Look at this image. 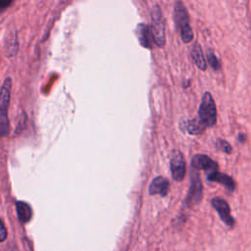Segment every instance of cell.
Instances as JSON below:
<instances>
[{
	"instance_id": "obj_15",
	"label": "cell",
	"mask_w": 251,
	"mask_h": 251,
	"mask_svg": "<svg viewBox=\"0 0 251 251\" xmlns=\"http://www.w3.org/2000/svg\"><path fill=\"white\" fill-rule=\"evenodd\" d=\"M216 145H217L218 149L224 151L225 153L229 154V153L231 152V146H230V144H229L227 141H226V140L218 139L217 142H216Z\"/></svg>"
},
{
	"instance_id": "obj_17",
	"label": "cell",
	"mask_w": 251,
	"mask_h": 251,
	"mask_svg": "<svg viewBox=\"0 0 251 251\" xmlns=\"http://www.w3.org/2000/svg\"><path fill=\"white\" fill-rule=\"evenodd\" d=\"M6 237H7V230L3 222L0 220V242L4 241Z\"/></svg>"
},
{
	"instance_id": "obj_14",
	"label": "cell",
	"mask_w": 251,
	"mask_h": 251,
	"mask_svg": "<svg viewBox=\"0 0 251 251\" xmlns=\"http://www.w3.org/2000/svg\"><path fill=\"white\" fill-rule=\"evenodd\" d=\"M185 127H186V130L188 131V133H190V134H200L206 128V126L203 124H201V122L198 119H193V120L187 121Z\"/></svg>"
},
{
	"instance_id": "obj_1",
	"label": "cell",
	"mask_w": 251,
	"mask_h": 251,
	"mask_svg": "<svg viewBox=\"0 0 251 251\" xmlns=\"http://www.w3.org/2000/svg\"><path fill=\"white\" fill-rule=\"evenodd\" d=\"M175 21L179 29L180 37L184 43H188L193 39V31L189 24L188 13L182 2L178 1L175 5Z\"/></svg>"
},
{
	"instance_id": "obj_7",
	"label": "cell",
	"mask_w": 251,
	"mask_h": 251,
	"mask_svg": "<svg viewBox=\"0 0 251 251\" xmlns=\"http://www.w3.org/2000/svg\"><path fill=\"white\" fill-rule=\"evenodd\" d=\"M191 165L196 170H203L207 174L218 171V164L210 157L203 154L194 155L191 160Z\"/></svg>"
},
{
	"instance_id": "obj_16",
	"label": "cell",
	"mask_w": 251,
	"mask_h": 251,
	"mask_svg": "<svg viewBox=\"0 0 251 251\" xmlns=\"http://www.w3.org/2000/svg\"><path fill=\"white\" fill-rule=\"evenodd\" d=\"M207 58H208V61H209V63H210V65H211V67L214 69V70H219V68H220V62H219V60H218V58L215 56V54L212 52H208V54H207Z\"/></svg>"
},
{
	"instance_id": "obj_4",
	"label": "cell",
	"mask_w": 251,
	"mask_h": 251,
	"mask_svg": "<svg viewBox=\"0 0 251 251\" xmlns=\"http://www.w3.org/2000/svg\"><path fill=\"white\" fill-rule=\"evenodd\" d=\"M170 169L172 176L176 181H181L185 176L186 166L183 155L178 150H174L172 152L170 160Z\"/></svg>"
},
{
	"instance_id": "obj_5",
	"label": "cell",
	"mask_w": 251,
	"mask_h": 251,
	"mask_svg": "<svg viewBox=\"0 0 251 251\" xmlns=\"http://www.w3.org/2000/svg\"><path fill=\"white\" fill-rule=\"evenodd\" d=\"M211 204L215 208V210L218 212L220 218L226 225L232 226L234 224V220L230 215L229 205L226 200L220 197H214L211 200Z\"/></svg>"
},
{
	"instance_id": "obj_6",
	"label": "cell",
	"mask_w": 251,
	"mask_h": 251,
	"mask_svg": "<svg viewBox=\"0 0 251 251\" xmlns=\"http://www.w3.org/2000/svg\"><path fill=\"white\" fill-rule=\"evenodd\" d=\"M202 184L200 177L197 173H193L191 176V184L189 187V191L186 197V202L188 205L197 204L202 198Z\"/></svg>"
},
{
	"instance_id": "obj_9",
	"label": "cell",
	"mask_w": 251,
	"mask_h": 251,
	"mask_svg": "<svg viewBox=\"0 0 251 251\" xmlns=\"http://www.w3.org/2000/svg\"><path fill=\"white\" fill-rule=\"evenodd\" d=\"M170 183L167 178L163 176H157L153 178L149 185V193L151 195L160 194L161 196H166L169 191Z\"/></svg>"
},
{
	"instance_id": "obj_10",
	"label": "cell",
	"mask_w": 251,
	"mask_h": 251,
	"mask_svg": "<svg viewBox=\"0 0 251 251\" xmlns=\"http://www.w3.org/2000/svg\"><path fill=\"white\" fill-rule=\"evenodd\" d=\"M136 34H137L140 44L143 47L151 48L152 40H154V39H153L151 28L148 25H146L144 24H139L136 28Z\"/></svg>"
},
{
	"instance_id": "obj_11",
	"label": "cell",
	"mask_w": 251,
	"mask_h": 251,
	"mask_svg": "<svg viewBox=\"0 0 251 251\" xmlns=\"http://www.w3.org/2000/svg\"><path fill=\"white\" fill-rule=\"evenodd\" d=\"M16 210L20 222H22L23 224L29 222L32 217V210L28 203L25 201H18L16 203Z\"/></svg>"
},
{
	"instance_id": "obj_12",
	"label": "cell",
	"mask_w": 251,
	"mask_h": 251,
	"mask_svg": "<svg viewBox=\"0 0 251 251\" xmlns=\"http://www.w3.org/2000/svg\"><path fill=\"white\" fill-rule=\"evenodd\" d=\"M191 56H192V59L195 63V65L202 71H205L206 70V62H205V59H204V56H203V52L201 50V47L199 46V44H195L193 46V49H192V52H191Z\"/></svg>"
},
{
	"instance_id": "obj_18",
	"label": "cell",
	"mask_w": 251,
	"mask_h": 251,
	"mask_svg": "<svg viewBox=\"0 0 251 251\" xmlns=\"http://www.w3.org/2000/svg\"><path fill=\"white\" fill-rule=\"evenodd\" d=\"M12 4L11 1H2L0 0V13L3 12L4 10H6L8 8V6H10Z\"/></svg>"
},
{
	"instance_id": "obj_8",
	"label": "cell",
	"mask_w": 251,
	"mask_h": 251,
	"mask_svg": "<svg viewBox=\"0 0 251 251\" xmlns=\"http://www.w3.org/2000/svg\"><path fill=\"white\" fill-rule=\"evenodd\" d=\"M207 179L209 181H214V182H218V183L223 184L229 191H233L234 188H235V184H234L233 179L229 176H227L226 174H223V173H220L218 171L207 174Z\"/></svg>"
},
{
	"instance_id": "obj_3",
	"label": "cell",
	"mask_w": 251,
	"mask_h": 251,
	"mask_svg": "<svg viewBox=\"0 0 251 251\" xmlns=\"http://www.w3.org/2000/svg\"><path fill=\"white\" fill-rule=\"evenodd\" d=\"M151 20H152V26L151 31L153 35L154 42L159 46L162 47L165 44V25L164 20L162 17V12L159 6H154L151 11Z\"/></svg>"
},
{
	"instance_id": "obj_19",
	"label": "cell",
	"mask_w": 251,
	"mask_h": 251,
	"mask_svg": "<svg viewBox=\"0 0 251 251\" xmlns=\"http://www.w3.org/2000/svg\"><path fill=\"white\" fill-rule=\"evenodd\" d=\"M238 138H239L240 142H243V141H244V139H245V137H244V134H243V133H240V134L238 135Z\"/></svg>"
},
{
	"instance_id": "obj_13",
	"label": "cell",
	"mask_w": 251,
	"mask_h": 251,
	"mask_svg": "<svg viewBox=\"0 0 251 251\" xmlns=\"http://www.w3.org/2000/svg\"><path fill=\"white\" fill-rule=\"evenodd\" d=\"M9 120H8V108L0 107V138L6 136L9 133Z\"/></svg>"
},
{
	"instance_id": "obj_2",
	"label": "cell",
	"mask_w": 251,
	"mask_h": 251,
	"mask_svg": "<svg viewBox=\"0 0 251 251\" xmlns=\"http://www.w3.org/2000/svg\"><path fill=\"white\" fill-rule=\"evenodd\" d=\"M198 120L206 127L215 126L217 121V110L215 101L210 92L204 93L198 110Z\"/></svg>"
}]
</instances>
